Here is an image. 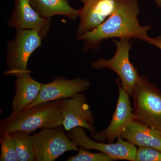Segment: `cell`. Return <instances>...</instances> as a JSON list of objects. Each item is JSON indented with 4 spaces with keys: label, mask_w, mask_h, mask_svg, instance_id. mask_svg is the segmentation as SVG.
<instances>
[{
    "label": "cell",
    "mask_w": 161,
    "mask_h": 161,
    "mask_svg": "<svg viewBox=\"0 0 161 161\" xmlns=\"http://www.w3.org/2000/svg\"><path fill=\"white\" fill-rule=\"evenodd\" d=\"M139 13L138 0H121L114 13L103 23L76 38L83 43L82 52H97L104 40L110 38H134L148 43L150 37L147 32L152 27L141 26Z\"/></svg>",
    "instance_id": "6da1fadb"
},
{
    "label": "cell",
    "mask_w": 161,
    "mask_h": 161,
    "mask_svg": "<svg viewBox=\"0 0 161 161\" xmlns=\"http://www.w3.org/2000/svg\"><path fill=\"white\" fill-rule=\"evenodd\" d=\"M63 117L60 100L37 104L19 113H13L0 122V132L20 130L29 132L38 129L62 125Z\"/></svg>",
    "instance_id": "7a4b0ae2"
},
{
    "label": "cell",
    "mask_w": 161,
    "mask_h": 161,
    "mask_svg": "<svg viewBox=\"0 0 161 161\" xmlns=\"http://www.w3.org/2000/svg\"><path fill=\"white\" fill-rule=\"evenodd\" d=\"M134 119L161 132V92L147 77L140 76L132 90Z\"/></svg>",
    "instance_id": "3957f363"
},
{
    "label": "cell",
    "mask_w": 161,
    "mask_h": 161,
    "mask_svg": "<svg viewBox=\"0 0 161 161\" xmlns=\"http://www.w3.org/2000/svg\"><path fill=\"white\" fill-rule=\"evenodd\" d=\"M42 38L33 30H16L14 39L7 44L6 64L4 75L18 77L29 75L27 63L33 53L42 45Z\"/></svg>",
    "instance_id": "277c9868"
},
{
    "label": "cell",
    "mask_w": 161,
    "mask_h": 161,
    "mask_svg": "<svg viewBox=\"0 0 161 161\" xmlns=\"http://www.w3.org/2000/svg\"><path fill=\"white\" fill-rule=\"evenodd\" d=\"M132 38H119L112 41L116 45V51L113 58L105 60L99 58L95 61L91 62L92 68L95 70L108 69L115 72L119 77L121 85L130 96H131L132 90L140 75L137 69L130 60V52L132 46Z\"/></svg>",
    "instance_id": "5b68a950"
},
{
    "label": "cell",
    "mask_w": 161,
    "mask_h": 161,
    "mask_svg": "<svg viewBox=\"0 0 161 161\" xmlns=\"http://www.w3.org/2000/svg\"><path fill=\"white\" fill-rule=\"evenodd\" d=\"M63 125L44 128L31 135L35 161H54L65 152L78 150V146L69 138Z\"/></svg>",
    "instance_id": "8992f818"
},
{
    "label": "cell",
    "mask_w": 161,
    "mask_h": 161,
    "mask_svg": "<svg viewBox=\"0 0 161 161\" xmlns=\"http://www.w3.org/2000/svg\"><path fill=\"white\" fill-rule=\"evenodd\" d=\"M66 135L77 146L85 150H95L106 153L113 161L126 160L135 161L137 148L121 136L115 143H106L89 138L83 127H77L67 131Z\"/></svg>",
    "instance_id": "52a82bcc"
},
{
    "label": "cell",
    "mask_w": 161,
    "mask_h": 161,
    "mask_svg": "<svg viewBox=\"0 0 161 161\" xmlns=\"http://www.w3.org/2000/svg\"><path fill=\"white\" fill-rule=\"evenodd\" d=\"M116 81L119 92L115 112L110 125L105 130L91 133V136L94 140L112 143L116 138L121 136L134 119L130 96L122 87L120 79L117 78Z\"/></svg>",
    "instance_id": "ba28073f"
},
{
    "label": "cell",
    "mask_w": 161,
    "mask_h": 161,
    "mask_svg": "<svg viewBox=\"0 0 161 161\" xmlns=\"http://www.w3.org/2000/svg\"><path fill=\"white\" fill-rule=\"evenodd\" d=\"M60 103L65 131L81 127L91 133L96 131L93 113L84 94L78 93L73 98L60 99Z\"/></svg>",
    "instance_id": "9c48e42d"
},
{
    "label": "cell",
    "mask_w": 161,
    "mask_h": 161,
    "mask_svg": "<svg viewBox=\"0 0 161 161\" xmlns=\"http://www.w3.org/2000/svg\"><path fill=\"white\" fill-rule=\"evenodd\" d=\"M83 4L79 9L80 22L78 37L92 31L101 25L115 11L121 0H80Z\"/></svg>",
    "instance_id": "30bf717a"
},
{
    "label": "cell",
    "mask_w": 161,
    "mask_h": 161,
    "mask_svg": "<svg viewBox=\"0 0 161 161\" xmlns=\"http://www.w3.org/2000/svg\"><path fill=\"white\" fill-rule=\"evenodd\" d=\"M7 23L10 28L36 31L43 40L50 29L52 20L40 16L29 0H15L14 9Z\"/></svg>",
    "instance_id": "8fae6325"
},
{
    "label": "cell",
    "mask_w": 161,
    "mask_h": 161,
    "mask_svg": "<svg viewBox=\"0 0 161 161\" xmlns=\"http://www.w3.org/2000/svg\"><path fill=\"white\" fill-rule=\"evenodd\" d=\"M90 86L88 79L79 77L69 79L59 76L50 83L42 84L37 98L26 109L44 102L73 98L78 93L87 91Z\"/></svg>",
    "instance_id": "7c38bea8"
},
{
    "label": "cell",
    "mask_w": 161,
    "mask_h": 161,
    "mask_svg": "<svg viewBox=\"0 0 161 161\" xmlns=\"http://www.w3.org/2000/svg\"><path fill=\"white\" fill-rule=\"evenodd\" d=\"M137 147H147L161 151V132L133 119L121 136Z\"/></svg>",
    "instance_id": "4fadbf2b"
},
{
    "label": "cell",
    "mask_w": 161,
    "mask_h": 161,
    "mask_svg": "<svg viewBox=\"0 0 161 161\" xmlns=\"http://www.w3.org/2000/svg\"><path fill=\"white\" fill-rule=\"evenodd\" d=\"M42 83L31 78L30 74L17 78L15 82V93L12 102L13 113L26 109L37 98Z\"/></svg>",
    "instance_id": "5bb4252c"
},
{
    "label": "cell",
    "mask_w": 161,
    "mask_h": 161,
    "mask_svg": "<svg viewBox=\"0 0 161 161\" xmlns=\"http://www.w3.org/2000/svg\"><path fill=\"white\" fill-rule=\"evenodd\" d=\"M32 7L42 17L51 19L55 15H63L75 21L79 15V9L70 6L69 0H29Z\"/></svg>",
    "instance_id": "9a60e30c"
},
{
    "label": "cell",
    "mask_w": 161,
    "mask_h": 161,
    "mask_svg": "<svg viewBox=\"0 0 161 161\" xmlns=\"http://www.w3.org/2000/svg\"><path fill=\"white\" fill-rule=\"evenodd\" d=\"M9 133L14 140L19 161H35L31 133L18 130Z\"/></svg>",
    "instance_id": "2e32d148"
},
{
    "label": "cell",
    "mask_w": 161,
    "mask_h": 161,
    "mask_svg": "<svg viewBox=\"0 0 161 161\" xmlns=\"http://www.w3.org/2000/svg\"><path fill=\"white\" fill-rule=\"evenodd\" d=\"M1 161H19L14 140L9 132H0Z\"/></svg>",
    "instance_id": "e0dca14e"
},
{
    "label": "cell",
    "mask_w": 161,
    "mask_h": 161,
    "mask_svg": "<svg viewBox=\"0 0 161 161\" xmlns=\"http://www.w3.org/2000/svg\"><path fill=\"white\" fill-rule=\"evenodd\" d=\"M76 155H71L67 159V161H112L109 156L103 152L93 153L80 148Z\"/></svg>",
    "instance_id": "ac0fdd59"
},
{
    "label": "cell",
    "mask_w": 161,
    "mask_h": 161,
    "mask_svg": "<svg viewBox=\"0 0 161 161\" xmlns=\"http://www.w3.org/2000/svg\"><path fill=\"white\" fill-rule=\"evenodd\" d=\"M135 161H161V151L150 147H139Z\"/></svg>",
    "instance_id": "d6986e66"
},
{
    "label": "cell",
    "mask_w": 161,
    "mask_h": 161,
    "mask_svg": "<svg viewBox=\"0 0 161 161\" xmlns=\"http://www.w3.org/2000/svg\"><path fill=\"white\" fill-rule=\"evenodd\" d=\"M148 43L157 47L161 50V36L155 37H150Z\"/></svg>",
    "instance_id": "ffe728a7"
},
{
    "label": "cell",
    "mask_w": 161,
    "mask_h": 161,
    "mask_svg": "<svg viewBox=\"0 0 161 161\" xmlns=\"http://www.w3.org/2000/svg\"><path fill=\"white\" fill-rule=\"evenodd\" d=\"M157 6L159 7H161V0H154Z\"/></svg>",
    "instance_id": "44dd1931"
}]
</instances>
